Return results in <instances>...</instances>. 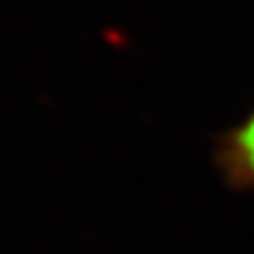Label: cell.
<instances>
[{"label":"cell","mask_w":254,"mask_h":254,"mask_svg":"<svg viewBox=\"0 0 254 254\" xmlns=\"http://www.w3.org/2000/svg\"><path fill=\"white\" fill-rule=\"evenodd\" d=\"M230 154H233V162L238 165V171H244L246 176L254 179V114L246 119L244 127L235 130Z\"/></svg>","instance_id":"1"}]
</instances>
